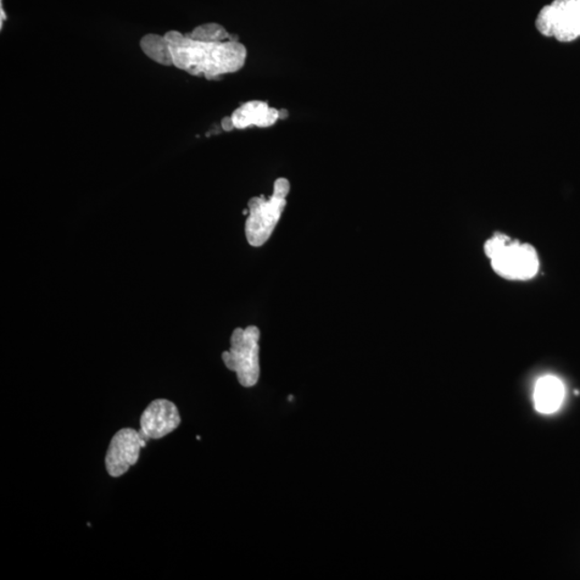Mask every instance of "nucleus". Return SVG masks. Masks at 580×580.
Returning <instances> with one entry per match:
<instances>
[{
  "label": "nucleus",
  "instance_id": "6e6552de",
  "mask_svg": "<svg viewBox=\"0 0 580 580\" xmlns=\"http://www.w3.org/2000/svg\"><path fill=\"white\" fill-rule=\"evenodd\" d=\"M234 127L245 130L250 126L270 127L280 120V111L270 108L265 102L253 100L239 107L231 115Z\"/></svg>",
  "mask_w": 580,
  "mask_h": 580
},
{
  "label": "nucleus",
  "instance_id": "9b49d317",
  "mask_svg": "<svg viewBox=\"0 0 580 580\" xmlns=\"http://www.w3.org/2000/svg\"><path fill=\"white\" fill-rule=\"evenodd\" d=\"M189 38L196 39L200 41L209 42H224V41H239V37L231 35L222 27L217 23H206L196 27L193 32L186 33Z\"/></svg>",
  "mask_w": 580,
  "mask_h": 580
},
{
  "label": "nucleus",
  "instance_id": "7ed1b4c3",
  "mask_svg": "<svg viewBox=\"0 0 580 580\" xmlns=\"http://www.w3.org/2000/svg\"><path fill=\"white\" fill-rule=\"evenodd\" d=\"M290 183L285 177L275 182L272 196L254 197L249 200V215L245 222V236L254 248H259L270 239L286 206Z\"/></svg>",
  "mask_w": 580,
  "mask_h": 580
},
{
  "label": "nucleus",
  "instance_id": "0eeeda50",
  "mask_svg": "<svg viewBox=\"0 0 580 580\" xmlns=\"http://www.w3.org/2000/svg\"><path fill=\"white\" fill-rule=\"evenodd\" d=\"M180 423L181 417L176 404L166 399H159L153 401L142 412L139 433L148 442L150 439L166 437L175 431Z\"/></svg>",
  "mask_w": 580,
  "mask_h": 580
},
{
  "label": "nucleus",
  "instance_id": "9d476101",
  "mask_svg": "<svg viewBox=\"0 0 580 580\" xmlns=\"http://www.w3.org/2000/svg\"><path fill=\"white\" fill-rule=\"evenodd\" d=\"M140 47L145 55L155 63L163 66H174L168 39L164 36L149 33L140 41Z\"/></svg>",
  "mask_w": 580,
  "mask_h": 580
},
{
  "label": "nucleus",
  "instance_id": "f8f14e48",
  "mask_svg": "<svg viewBox=\"0 0 580 580\" xmlns=\"http://www.w3.org/2000/svg\"><path fill=\"white\" fill-rule=\"evenodd\" d=\"M222 128L225 131H231L233 130H236V127H234L232 117L231 116H226L224 119L222 120Z\"/></svg>",
  "mask_w": 580,
  "mask_h": 580
},
{
  "label": "nucleus",
  "instance_id": "ddd939ff",
  "mask_svg": "<svg viewBox=\"0 0 580 580\" xmlns=\"http://www.w3.org/2000/svg\"><path fill=\"white\" fill-rule=\"evenodd\" d=\"M280 111V120H286L288 117V111L285 109L278 110Z\"/></svg>",
  "mask_w": 580,
  "mask_h": 580
},
{
  "label": "nucleus",
  "instance_id": "20e7f679",
  "mask_svg": "<svg viewBox=\"0 0 580 580\" xmlns=\"http://www.w3.org/2000/svg\"><path fill=\"white\" fill-rule=\"evenodd\" d=\"M259 339L260 331L256 326L237 328L231 339V349L222 355L225 366L236 372L238 381L243 387H254L258 383Z\"/></svg>",
  "mask_w": 580,
  "mask_h": 580
},
{
  "label": "nucleus",
  "instance_id": "39448f33",
  "mask_svg": "<svg viewBox=\"0 0 580 580\" xmlns=\"http://www.w3.org/2000/svg\"><path fill=\"white\" fill-rule=\"evenodd\" d=\"M535 26L545 37L571 42L580 37V0H554L539 11Z\"/></svg>",
  "mask_w": 580,
  "mask_h": 580
},
{
  "label": "nucleus",
  "instance_id": "423d86ee",
  "mask_svg": "<svg viewBox=\"0 0 580 580\" xmlns=\"http://www.w3.org/2000/svg\"><path fill=\"white\" fill-rule=\"evenodd\" d=\"M148 442L141 438L140 433L131 428L121 429L111 440L105 468L110 476L120 477L135 466L140 457V450Z\"/></svg>",
  "mask_w": 580,
  "mask_h": 580
},
{
  "label": "nucleus",
  "instance_id": "f03ea898",
  "mask_svg": "<svg viewBox=\"0 0 580 580\" xmlns=\"http://www.w3.org/2000/svg\"><path fill=\"white\" fill-rule=\"evenodd\" d=\"M485 252L494 270L507 280L527 281L539 272V255L532 245L512 241L505 234L489 239Z\"/></svg>",
  "mask_w": 580,
  "mask_h": 580
},
{
  "label": "nucleus",
  "instance_id": "f257e3e1",
  "mask_svg": "<svg viewBox=\"0 0 580 580\" xmlns=\"http://www.w3.org/2000/svg\"><path fill=\"white\" fill-rule=\"evenodd\" d=\"M165 37L170 43L174 66L206 80L233 74L247 60V48L240 41H200L177 31L165 33Z\"/></svg>",
  "mask_w": 580,
  "mask_h": 580
},
{
  "label": "nucleus",
  "instance_id": "1a4fd4ad",
  "mask_svg": "<svg viewBox=\"0 0 580 580\" xmlns=\"http://www.w3.org/2000/svg\"><path fill=\"white\" fill-rule=\"evenodd\" d=\"M565 394V385L559 378L552 376L539 378L534 389L535 409L551 414L560 409Z\"/></svg>",
  "mask_w": 580,
  "mask_h": 580
}]
</instances>
